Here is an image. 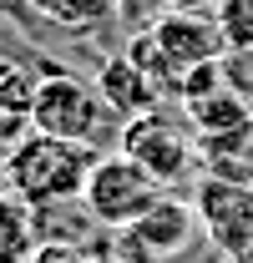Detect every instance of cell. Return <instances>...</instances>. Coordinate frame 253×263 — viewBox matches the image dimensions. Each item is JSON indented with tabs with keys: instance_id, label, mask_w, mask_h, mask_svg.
<instances>
[{
	"instance_id": "obj_2",
	"label": "cell",
	"mask_w": 253,
	"mask_h": 263,
	"mask_svg": "<svg viewBox=\"0 0 253 263\" xmlns=\"http://www.w3.org/2000/svg\"><path fill=\"white\" fill-rule=\"evenodd\" d=\"M31 132L61 137L76 147H92L112 132V111L96 91V81L66 71V66H46L41 86H35V106H31Z\"/></svg>"
},
{
	"instance_id": "obj_12",
	"label": "cell",
	"mask_w": 253,
	"mask_h": 263,
	"mask_svg": "<svg viewBox=\"0 0 253 263\" xmlns=\"http://www.w3.org/2000/svg\"><path fill=\"white\" fill-rule=\"evenodd\" d=\"M35 86H41V71H26V66L0 61V117H10V122H31Z\"/></svg>"
},
{
	"instance_id": "obj_4",
	"label": "cell",
	"mask_w": 253,
	"mask_h": 263,
	"mask_svg": "<svg viewBox=\"0 0 253 263\" xmlns=\"http://www.w3.org/2000/svg\"><path fill=\"white\" fill-rule=\"evenodd\" d=\"M192 213H197L203 238L228 263H238V258L253 253V187L248 182H233V177L208 172L197 182V193H192Z\"/></svg>"
},
{
	"instance_id": "obj_6",
	"label": "cell",
	"mask_w": 253,
	"mask_h": 263,
	"mask_svg": "<svg viewBox=\"0 0 253 263\" xmlns=\"http://www.w3.org/2000/svg\"><path fill=\"white\" fill-rule=\"evenodd\" d=\"M147 35H152V46L162 51L167 71L177 76V86H183L188 71L223 61V51H228L218 21L203 15V10H167V15H157V21L147 26Z\"/></svg>"
},
{
	"instance_id": "obj_5",
	"label": "cell",
	"mask_w": 253,
	"mask_h": 263,
	"mask_svg": "<svg viewBox=\"0 0 253 263\" xmlns=\"http://www.w3.org/2000/svg\"><path fill=\"white\" fill-rule=\"evenodd\" d=\"M122 152L137 167H147L162 187L167 182H183L197 167V157H203L197 152V137L188 127H177L167 111H142V117L122 122Z\"/></svg>"
},
{
	"instance_id": "obj_14",
	"label": "cell",
	"mask_w": 253,
	"mask_h": 263,
	"mask_svg": "<svg viewBox=\"0 0 253 263\" xmlns=\"http://www.w3.org/2000/svg\"><path fill=\"white\" fill-rule=\"evenodd\" d=\"M26 263H86V258H81L71 243H41V248H35Z\"/></svg>"
},
{
	"instance_id": "obj_10",
	"label": "cell",
	"mask_w": 253,
	"mask_h": 263,
	"mask_svg": "<svg viewBox=\"0 0 253 263\" xmlns=\"http://www.w3.org/2000/svg\"><path fill=\"white\" fill-rule=\"evenodd\" d=\"M197 152H203L208 172L233 177V182H248V187H253V122H248V127H238V132H228V137L197 142Z\"/></svg>"
},
{
	"instance_id": "obj_11",
	"label": "cell",
	"mask_w": 253,
	"mask_h": 263,
	"mask_svg": "<svg viewBox=\"0 0 253 263\" xmlns=\"http://www.w3.org/2000/svg\"><path fill=\"white\" fill-rule=\"evenodd\" d=\"M26 10H35L41 21L61 26V31H86V26H101L117 15L122 0H21Z\"/></svg>"
},
{
	"instance_id": "obj_1",
	"label": "cell",
	"mask_w": 253,
	"mask_h": 263,
	"mask_svg": "<svg viewBox=\"0 0 253 263\" xmlns=\"http://www.w3.org/2000/svg\"><path fill=\"white\" fill-rule=\"evenodd\" d=\"M86 172H92V147H76V142L46 137V132H26L5 152V187L26 208H51V202L81 197Z\"/></svg>"
},
{
	"instance_id": "obj_7",
	"label": "cell",
	"mask_w": 253,
	"mask_h": 263,
	"mask_svg": "<svg viewBox=\"0 0 253 263\" xmlns=\"http://www.w3.org/2000/svg\"><path fill=\"white\" fill-rule=\"evenodd\" d=\"M197 213H192V202L183 197H167L162 193L132 228H127V258H142V263H167L177 258L183 248H188L192 238H197Z\"/></svg>"
},
{
	"instance_id": "obj_8",
	"label": "cell",
	"mask_w": 253,
	"mask_h": 263,
	"mask_svg": "<svg viewBox=\"0 0 253 263\" xmlns=\"http://www.w3.org/2000/svg\"><path fill=\"white\" fill-rule=\"evenodd\" d=\"M96 91L106 101V111L122 117V122L142 117V111H157V101H162L157 86L147 81V71L132 61V56H106V61L96 66Z\"/></svg>"
},
{
	"instance_id": "obj_13",
	"label": "cell",
	"mask_w": 253,
	"mask_h": 263,
	"mask_svg": "<svg viewBox=\"0 0 253 263\" xmlns=\"http://www.w3.org/2000/svg\"><path fill=\"white\" fill-rule=\"evenodd\" d=\"M213 21L233 56H253V0H218Z\"/></svg>"
},
{
	"instance_id": "obj_15",
	"label": "cell",
	"mask_w": 253,
	"mask_h": 263,
	"mask_svg": "<svg viewBox=\"0 0 253 263\" xmlns=\"http://www.w3.org/2000/svg\"><path fill=\"white\" fill-rule=\"evenodd\" d=\"M137 5H142V10L157 21V15H167V10H197L203 0H137Z\"/></svg>"
},
{
	"instance_id": "obj_9",
	"label": "cell",
	"mask_w": 253,
	"mask_h": 263,
	"mask_svg": "<svg viewBox=\"0 0 253 263\" xmlns=\"http://www.w3.org/2000/svg\"><path fill=\"white\" fill-rule=\"evenodd\" d=\"M183 117H188V127L197 132V142H213V137H228V132L248 127V122H253V101L223 81L218 91L188 101V106H183Z\"/></svg>"
},
{
	"instance_id": "obj_3",
	"label": "cell",
	"mask_w": 253,
	"mask_h": 263,
	"mask_svg": "<svg viewBox=\"0 0 253 263\" xmlns=\"http://www.w3.org/2000/svg\"><path fill=\"white\" fill-rule=\"evenodd\" d=\"M162 193H167V187H162L147 167H137L127 152H112V157H96V162H92L86 187H81V208L92 213L96 228L127 233Z\"/></svg>"
},
{
	"instance_id": "obj_16",
	"label": "cell",
	"mask_w": 253,
	"mask_h": 263,
	"mask_svg": "<svg viewBox=\"0 0 253 263\" xmlns=\"http://www.w3.org/2000/svg\"><path fill=\"white\" fill-rule=\"evenodd\" d=\"M238 263H253V253H248V258H238Z\"/></svg>"
}]
</instances>
